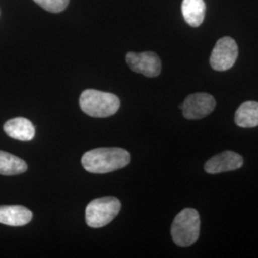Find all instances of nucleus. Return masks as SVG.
<instances>
[{
  "instance_id": "obj_12",
  "label": "nucleus",
  "mask_w": 258,
  "mask_h": 258,
  "mask_svg": "<svg viewBox=\"0 0 258 258\" xmlns=\"http://www.w3.org/2000/svg\"><path fill=\"white\" fill-rule=\"evenodd\" d=\"M182 14L189 26L199 27L205 19L206 3L204 0H183Z\"/></svg>"
},
{
  "instance_id": "obj_2",
  "label": "nucleus",
  "mask_w": 258,
  "mask_h": 258,
  "mask_svg": "<svg viewBox=\"0 0 258 258\" xmlns=\"http://www.w3.org/2000/svg\"><path fill=\"white\" fill-rule=\"evenodd\" d=\"M80 106L90 117L107 118L118 112L120 101L115 94L96 89H86L81 94Z\"/></svg>"
},
{
  "instance_id": "obj_8",
  "label": "nucleus",
  "mask_w": 258,
  "mask_h": 258,
  "mask_svg": "<svg viewBox=\"0 0 258 258\" xmlns=\"http://www.w3.org/2000/svg\"><path fill=\"white\" fill-rule=\"evenodd\" d=\"M243 164L244 160L238 153L231 150H226L208 160L204 168L205 171L209 174H217L239 169Z\"/></svg>"
},
{
  "instance_id": "obj_10",
  "label": "nucleus",
  "mask_w": 258,
  "mask_h": 258,
  "mask_svg": "<svg viewBox=\"0 0 258 258\" xmlns=\"http://www.w3.org/2000/svg\"><path fill=\"white\" fill-rule=\"evenodd\" d=\"M3 128L11 138L19 141H31L36 135L34 124L30 120L21 117L8 120Z\"/></svg>"
},
{
  "instance_id": "obj_1",
  "label": "nucleus",
  "mask_w": 258,
  "mask_h": 258,
  "mask_svg": "<svg viewBox=\"0 0 258 258\" xmlns=\"http://www.w3.org/2000/svg\"><path fill=\"white\" fill-rule=\"evenodd\" d=\"M130 154L120 148H101L89 150L83 154L82 164L91 173H108L127 166Z\"/></svg>"
},
{
  "instance_id": "obj_11",
  "label": "nucleus",
  "mask_w": 258,
  "mask_h": 258,
  "mask_svg": "<svg viewBox=\"0 0 258 258\" xmlns=\"http://www.w3.org/2000/svg\"><path fill=\"white\" fill-rule=\"evenodd\" d=\"M235 123L243 128L258 126V102L248 101L243 102L234 115Z\"/></svg>"
},
{
  "instance_id": "obj_14",
  "label": "nucleus",
  "mask_w": 258,
  "mask_h": 258,
  "mask_svg": "<svg viewBox=\"0 0 258 258\" xmlns=\"http://www.w3.org/2000/svg\"><path fill=\"white\" fill-rule=\"evenodd\" d=\"M37 5L50 13H60L64 11L70 0H34Z\"/></svg>"
},
{
  "instance_id": "obj_3",
  "label": "nucleus",
  "mask_w": 258,
  "mask_h": 258,
  "mask_svg": "<svg viewBox=\"0 0 258 258\" xmlns=\"http://www.w3.org/2000/svg\"><path fill=\"white\" fill-rule=\"evenodd\" d=\"M201 220L198 212L191 208L184 209L176 215L171 225V236L179 247H189L200 234Z\"/></svg>"
},
{
  "instance_id": "obj_7",
  "label": "nucleus",
  "mask_w": 258,
  "mask_h": 258,
  "mask_svg": "<svg viewBox=\"0 0 258 258\" xmlns=\"http://www.w3.org/2000/svg\"><path fill=\"white\" fill-rule=\"evenodd\" d=\"M125 60L129 68L135 73L148 78H156L161 74L162 62L159 55L154 52H129L126 54Z\"/></svg>"
},
{
  "instance_id": "obj_5",
  "label": "nucleus",
  "mask_w": 258,
  "mask_h": 258,
  "mask_svg": "<svg viewBox=\"0 0 258 258\" xmlns=\"http://www.w3.org/2000/svg\"><path fill=\"white\" fill-rule=\"evenodd\" d=\"M238 56V46L233 38L224 37L218 39L212 50L210 64L215 71H227L234 65Z\"/></svg>"
},
{
  "instance_id": "obj_6",
  "label": "nucleus",
  "mask_w": 258,
  "mask_h": 258,
  "mask_svg": "<svg viewBox=\"0 0 258 258\" xmlns=\"http://www.w3.org/2000/svg\"><path fill=\"white\" fill-rule=\"evenodd\" d=\"M215 106V99L211 94L199 92L188 95L179 107L186 120H201L209 116Z\"/></svg>"
},
{
  "instance_id": "obj_4",
  "label": "nucleus",
  "mask_w": 258,
  "mask_h": 258,
  "mask_svg": "<svg viewBox=\"0 0 258 258\" xmlns=\"http://www.w3.org/2000/svg\"><path fill=\"white\" fill-rule=\"evenodd\" d=\"M120 200L113 196L94 199L87 205L85 220L91 228H102L109 224L120 211Z\"/></svg>"
},
{
  "instance_id": "obj_9",
  "label": "nucleus",
  "mask_w": 258,
  "mask_h": 258,
  "mask_svg": "<svg viewBox=\"0 0 258 258\" xmlns=\"http://www.w3.org/2000/svg\"><path fill=\"white\" fill-rule=\"evenodd\" d=\"M33 212L23 206H0V223L13 227L24 226L32 220Z\"/></svg>"
},
{
  "instance_id": "obj_13",
  "label": "nucleus",
  "mask_w": 258,
  "mask_h": 258,
  "mask_svg": "<svg viewBox=\"0 0 258 258\" xmlns=\"http://www.w3.org/2000/svg\"><path fill=\"white\" fill-rule=\"evenodd\" d=\"M27 164L19 157L0 150V174L19 175L27 170Z\"/></svg>"
}]
</instances>
